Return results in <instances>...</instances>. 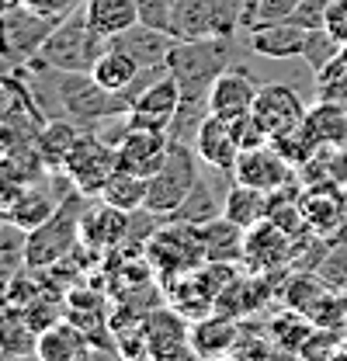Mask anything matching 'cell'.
Returning a JSON list of instances; mask_svg holds the SVG:
<instances>
[{"label": "cell", "mask_w": 347, "mask_h": 361, "mask_svg": "<svg viewBox=\"0 0 347 361\" xmlns=\"http://www.w3.org/2000/svg\"><path fill=\"white\" fill-rule=\"evenodd\" d=\"M39 337L25 306L7 302L0 310V358H39Z\"/></svg>", "instance_id": "obj_23"}, {"label": "cell", "mask_w": 347, "mask_h": 361, "mask_svg": "<svg viewBox=\"0 0 347 361\" xmlns=\"http://www.w3.org/2000/svg\"><path fill=\"white\" fill-rule=\"evenodd\" d=\"M233 133H236L240 149H254V146L271 142V135L260 129V122L254 118V111H250V115H240V118H233Z\"/></svg>", "instance_id": "obj_42"}, {"label": "cell", "mask_w": 347, "mask_h": 361, "mask_svg": "<svg viewBox=\"0 0 347 361\" xmlns=\"http://www.w3.org/2000/svg\"><path fill=\"white\" fill-rule=\"evenodd\" d=\"M327 11H330V0H299V7L292 11L288 21H296V25L305 28V32L327 28Z\"/></svg>", "instance_id": "obj_40"}, {"label": "cell", "mask_w": 347, "mask_h": 361, "mask_svg": "<svg viewBox=\"0 0 347 361\" xmlns=\"http://www.w3.org/2000/svg\"><path fill=\"white\" fill-rule=\"evenodd\" d=\"M236 274L240 271H233L229 261H205L198 268L171 278L164 285V299L171 302L177 313L188 316V319H202V316L216 313V302H219V295H222V288Z\"/></svg>", "instance_id": "obj_7"}, {"label": "cell", "mask_w": 347, "mask_h": 361, "mask_svg": "<svg viewBox=\"0 0 347 361\" xmlns=\"http://www.w3.org/2000/svg\"><path fill=\"white\" fill-rule=\"evenodd\" d=\"M240 28H243V0H177L174 4V39L236 35Z\"/></svg>", "instance_id": "obj_10"}, {"label": "cell", "mask_w": 347, "mask_h": 361, "mask_svg": "<svg viewBox=\"0 0 347 361\" xmlns=\"http://www.w3.org/2000/svg\"><path fill=\"white\" fill-rule=\"evenodd\" d=\"M174 42H177V39H174L171 32H164V28H150V25H142V21L132 25L129 32L108 39V45L126 49L132 59L139 63L142 73H167V56H171Z\"/></svg>", "instance_id": "obj_18"}, {"label": "cell", "mask_w": 347, "mask_h": 361, "mask_svg": "<svg viewBox=\"0 0 347 361\" xmlns=\"http://www.w3.org/2000/svg\"><path fill=\"white\" fill-rule=\"evenodd\" d=\"M195 149L202 157L205 167H216L222 174L233 178V167L240 160V142H236V133H233V122L229 118H219V115H209L202 122V129L195 135Z\"/></svg>", "instance_id": "obj_19"}, {"label": "cell", "mask_w": 347, "mask_h": 361, "mask_svg": "<svg viewBox=\"0 0 347 361\" xmlns=\"http://www.w3.org/2000/svg\"><path fill=\"white\" fill-rule=\"evenodd\" d=\"M84 11L90 28L104 39H115V35L129 32L132 25H139L135 0H84Z\"/></svg>", "instance_id": "obj_31"}, {"label": "cell", "mask_w": 347, "mask_h": 361, "mask_svg": "<svg viewBox=\"0 0 347 361\" xmlns=\"http://www.w3.org/2000/svg\"><path fill=\"white\" fill-rule=\"evenodd\" d=\"M316 274H319L330 288L347 292V236H344V240H334V243H330V250H327V257L319 261Z\"/></svg>", "instance_id": "obj_38"}, {"label": "cell", "mask_w": 347, "mask_h": 361, "mask_svg": "<svg viewBox=\"0 0 347 361\" xmlns=\"http://www.w3.org/2000/svg\"><path fill=\"white\" fill-rule=\"evenodd\" d=\"M341 52V42L327 32V28H312L309 35H305V49H303V59L309 63V70H312V77L334 59Z\"/></svg>", "instance_id": "obj_37"}, {"label": "cell", "mask_w": 347, "mask_h": 361, "mask_svg": "<svg viewBox=\"0 0 347 361\" xmlns=\"http://www.w3.org/2000/svg\"><path fill=\"white\" fill-rule=\"evenodd\" d=\"M129 226H132V212L115 209V205H108V202L97 198V205H84V216H80V243L90 247L94 254L108 257L111 250L126 247Z\"/></svg>", "instance_id": "obj_15"}, {"label": "cell", "mask_w": 347, "mask_h": 361, "mask_svg": "<svg viewBox=\"0 0 347 361\" xmlns=\"http://www.w3.org/2000/svg\"><path fill=\"white\" fill-rule=\"evenodd\" d=\"M80 133H84V129H80L77 122H70L66 115H63V118H49L42 129L35 133L32 146H35L39 160L49 167V174H59V171H63V164H66V157H70V149H73V142H77Z\"/></svg>", "instance_id": "obj_25"}, {"label": "cell", "mask_w": 347, "mask_h": 361, "mask_svg": "<svg viewBox=\"0 0 347 361\" xmlns=\"http://www.w3.org/2000/svg\"><path fill=\"white\" fill-rule=\"evenodd\" d=\"M202 157L191 142H181V139H171V149H167V160L164 167L150 178V188H146V209L171 219L174 212L184 205V198L195 191V184L202 178Z\"/></svg>", "instance_id": "obj_5"}, {"label": "cell", "mask_w": 347, "mask_h": 361, "mask_svg": "<svg viewBox=\"0 0 347 361\" xmlns=\"http://www.w3.org/2000/svg\"><path fill=\"white\" fill-rule=\"evenodd\" d=\"M198 229V240H202V250H205V261H243V236L247 229H240L236 223H229L226 216L209 219V223H191Z\"/></svg>", "instance_id": "obj_26"}, {"label": "cell", "mask_w": 347, "mask_h": 361, "mask_svg": "<svg viewBox=\"0 0 347 361\" xmlns=\"http://www.w3.org/2000/svg\"><path fill=\"white\" fill-rule=\"evenodd\" d=\"M312 330H316V323L305 313L292 310V306L278 310V313L267 319V337H271V344L278 348V355H299Z\"/></svg>", "instance_id": "obj_33"}, {"label": "cell", "mask_w": 347, "mask_h": 361, "mask_svg": "<svg viewBox=\"0 0 347 361\" xmlns=\"http://www.w3.org/2000/svg\"><path fill=\"white\" fill-rule=\"evenodd\" d=\"M56 108L80 129H97L118 115H129L132 101L126 94L101 87L94 73H59L56 70Z\"/></svg>", "instance_id": "obj_2"}, {"label": "cell", "mask_w": 347, "mask_h": 361, "mask_svg": "<svg viewBox=\"0 0 347 361\" xmlns=\"http://www.w3.org/2000/svg\"><path fill=\"white\" fill-rule=\"evenodd\" d=\"M254 4H257V0H243V25H247V18H250V11H254Z\"/></svg>", "instance_id": "obj_48"}, {"label": "cell", "mask_w": 347, "mask_h": 361, "mask_svg": "<svg viewBox=\"0 0 347 361\" xmlns=\"http://www.w3.org/2000/svg\"><path fill=\"white\" fill-rule=\"evenodd\" d=\"M296 261V240L274 226L271 219L257 223L254 229H247L243 236V268L254 274H267V271H285Z\"/></svg>", "instance_id": "obj_13"}, {"label": "cell", "mask_w": 347, "mask_h": 361, "mask_svg": "<svg viewBox=\"0 0 347 361\" xmlns=\"http://www.w3.org/2000/svg\"><path fill=\"white\" fill-rule=\"evenodd\" d=\"M327 164H330V180L347 188V146H334L327 149Z\"/></svg>", "instance_id": "obj_46"}, {"label": "cell", "mask_w": 347, "mask_h": 361, "mask_svg": "<svg viewBox=\"0 0 347 361\" xmlns=\"http://www.w3.org/2000/svg\"><path fill=\"white\" fill-rule=\"evenodd\" d=\"M240 316L229 313H209L202 319H191V351L195 358H222L233 355L240 341Z\"/></svg>", "instance_id": "obj_21"}, {"label": "cell", "mask_w": 347, "mask_h": 361, "mask_svg": "<svg viewBox=\"0 0 347 361\" xmlns=\"http://www.w3.org/2000/svg\"><path fill=\"white\" fill-rule=\"evenodd\" d=\"M104 49H108V39L90 28L87 11L77 7L52 28V35L45 39L42 52H39V63L59 73H90Z\"/></svg>", "instance_id": "obj_4"}, {"label": "cell", "mask_w": 347, "mask_h": 361, "mask_svg": "<svg viewBox=\"0 0 347 361\" xmlns=\"http://www.w3.org/2000/svg\"><path fill=\"white\" fill-rule=\"evenodd\" d=\"M94 80L101 84V87L115 90V94H126L132 101V87H135V80L142 77V70H139V63L132 59L126 49H115V45H108L104 52H101V59L94 63Z\"/></svg>", "instance_id": "obj_30"}, {"label": "cell", "mask_w": 347, "mask_h": 361, "mask_svg": "<svg viewBox=\"0 0 347 361\" xmlns=\"http://www.w3.org/2000/svg\"><path fill=\"white\" fill-rule=\"evenodd\" d=\"M296 178H299L296 167H292L271 142L254 146V149H243L240 160H236V167H233V180L260 188V191H271V195L281 191V188H288Z\"/></svg>", "instance_id": "obj_14"}, {"label": "cell", "mask_w": 347, "mask_h": 361, "mask_svg": "<svg viewBox=\"0 0 347 361\" xmlns=\"http://www.w3.org/2000/svg\"><path fill=\"white\" fill-rule=\"evenodd\" d=\"M327 32H330L341 45H347V0H330V11H327Z\"/></svg>", "instance_id": "obj_43"}, {"label": "cell", "mask_w": 347, "mask_h": 361, "mask_svg": "<svg viewBox=\"0 0 347 361\" xmlns=\"http://www.w3.org/2000/svg\"><path fill=\"white\" fill-rule=\"evenodd\" d=\"M115 171H118V149H115V142L101 139L94 129H84V133L77 135V142H73V149H70V157H66V164H63L59 174L70 180L73 191H80L87 198H97L101 188L108 184V178Z\"/></svg>", "instance_id": "obj_9"}, {"label": "cell", "mask_w": 347, "mask_h": 361, "mask_svg": "<svg viewBox=\"0 0 347 361\" xmlns=\"http://www.w3.org/2000/svg\"><path fill=\"white\" fill-rule=\"evenodd\" d=\"M233 35L177 39L167 56V73L181 84V97H209L212 84L233 66Z\"/></svg>", "instance_id": "obj_1"}, {"label": "cell", "mask_w": 347, "mask_h": 361, "mask_svg": "<svg viewBox=\"0 0 347 361\" xmlns=\"http://www.w3.org/2000/svg\"><path fill=\"white\" fill-rule=\"evenodd\" d=\"M150 268L157 271V278L167 285L171 278L184 274V271L205 264V250H202V240H198V229L191 223H167L160 226L146 247H142Z\"/></svg>", "instance_id": "obj_8"}, {"label": "cell", "mask_w": 347, "mask_h": 361, "mask_svg": "<svg viewBox=\"0 0 347 361\" xmlns=\"http://www.w3.org/2000/svg\"><path fill=\"white\" fill-rule=\"evenodd\" d=\"M7 302H11V299H7V281H4V278H0V310H4V306H7Z\"/></svg>", "instance_id": "obj_47"}, {"label": "cell", "mask_w": 347, "mask_h": 361, "mask_svg": "<svg viewBox=\"0 0 347 361\" xmlns=\"http://www.w3.org/2000/svg\"><path fill=\"white\" fill-rule=\"evenodd\" d=\"M209 171H212V174H202V178H198L195 191L184 198V205L171 216V223H209V219H219V216H222V205H226V191H229V188L219 195L216 174H222V171H216V167H209Z\"/></svg>", "instance_id": "obj_28"}, {"label": "cell", "mask_w": 347, "mask_h": 361, "mask_svg": "<svg viewBox=\"0 0 347 361\" xmlns=\"http://www.w3.org/2000/svg\"><path fill=\"white\" fill-rule=\"evenodd\" d=\"M87 195L73 191L59 202V209L42 226L28 229V247H25V268L42 271L59 264L80 247V216H84Z\"/></svg>", "instance_id": "obj_3"}, {"label": "cell", "mask_w": 347, "mask_h": 361, "mask_svg": "<svg viewBox=\"0 0 347 361\" xmlns=\"http://www.w3.org/2000/svg\"><path fill=\"white\" fill-rule=\"evenodd\" d=\"M63 18H49L42 11L18 4L0 14V63L7 70H25L39 59L45 39Z\"/></svg>", "instance_id": "obj_6"}, {"label": "cell", "mask_w": 347, "mask_h": 361, "mask_svg": "<svg viewBox=\"0 0 347 361\" xmlns=\"http://www.w3.org/2000/svg\"><path fill=\"white\" fill-rule=\"evenodd\" d=\"M305 111L309 108L303 104L299 90L288 87V84H264L257 90V101H254V118L271 139L296 129V126H303Z\"/></svg>", "instance_id": "obj_17"}, {"label": "cell", "mask_w": 347, "mask_h": 361, "mask_svg": "<svg viewBox=\"0 0 347 361\" xmlns=\"http://www.w3.org/2000/svg\"><path fill=\"white\" fill-rule=\"evenodd\" d=\"M296 7H299V0H257L243 28H247V32H254V28H260V25H274V21H288Z\"/></svg>", "instance_id": "obj_39"}, {"label": "cell", "mask_w": 347, "mask_h": 361, "mask_svg": "<svg viewBox=\"0 0 347 361\" xmlns=\"http://www.w3.org/2000/svg\"><path fill=\"white\" fill-rule=\"evenodd\" d=\"M146 188H150V180L139 178V174H132V171H115L108 184L101 188V202H108V205H115V209H126V212H135V209H146Z\"/></svg>", "instance_id": "obj_34"}, {"label": "cell", "mask_w": 347, "mask_h": 361, "mask_svg": "<svg viewBox=\"0 0 347 361\" xmlns=\"http://www.w3.org/2000/svg\"><path fill=\"white\" fill-rule=\"evenodd\" d=\"M25 247H28V229L4 219L0 223V278L4 281L25 271Z\"/></svg>", "instance_id": "obj_35"}, {"label": "cell", "mask_w": 347, "mask_h": 361, "mask_svg": "<svg viewBox=\"0 0 347 361\" xmlns=\"http://www.w3.org/2000/svg\"><path fill=\"white\" fill-rule=\"evenodd\" d=\"M18 4H21V0H0V14H4V11H11V7H18Z\"/></svg>", "instance_id": "obj_49"}, {"label": "cell", "mask_w": 347, "mask_h": 361, "mask_svg": "<svg viewBox=\"0 0 347 361\" xmlns=\"http://www.w3.org/2000/svg\"><path fill=\"white\" fill-rule=\"evenodd\" d=\"M305 35L309 32L299 28L296 21H274L250 32V49L264 59H303Z\"/></svg>", "instance_id": "obj_24"}, {"label": "cell", "mask_w": 347, "mask_h": 361, "mask_svg": "<svg viewBox=\"0 0 347 361\" xmlns=\"http://www.w3.org/2000/svg\"><path fill=\"white\" fill-rule=\"evenodd\" d=\"M305 126L316 135L319 146L334 149V146H347V108L337 101L316 97V104L305 111Z\"/></svg>", "instance_id": "obj_32"}, {"label": "cell", "mask_w": 347, "mask_h": 361, "mask_svg": "<svg viewBox=\"0 0 347 361\" xmlns=\"http://www.w3.org/2000/svg\"><path fill=\"white\" fill-rule=\"evenodd\" d=\"M59 202H63V195H52V188L45 180H35L32 188H25L18 195V202L4 212V219H11L21 229H35V226H42L59 209Z\"/></svg>", "instance_id": "obj_29"}, {"label": "cell", "mask_w": 347, "mask_h": 361, "mask_svg": "<svg viewBox=\"0 0 347 361\" xmlns=\"http://www.w3.org/2000/svg\"><path fill=\"white\" fill-rule=\"evenodd\" d=\"M271 146H274V149H278V153L296 167V171L303 167L305 160H312V157L323 149V146L316 142V135L309 133V126H305V122L303 126H296V129H288V133L274 135V139H271Z\"/></svg>", "instance_id": "obj_36"}, {"label": "cell", "mask_w": 347, "mask_h": 361, "mask_svg": "<svg viewBox=\"0 0 347 361\" xmlns=\"http://www.w3.org/2000/svg\"><path fill=\"white\" fill-rule=\"evenodd\" d=\"M181 108V84L171 73H164L160 80L146 84L132 97V108L126 115V126L132 129H157V133H171V122Z\"/></svg>", "instance_id": "obj_12"}, {"label": "cell", "mask_w": 347, "mask_h": 361, "mask_svg": "<svg viewBox=\"0 0 347 361\" xmlns=\"http://www.w3.org/2000/svg\"><path fill=\"white\" fill-rule=\"evenodd\" d=\"M267 212H271V191H260V188L240 184V180L229 184L226 205H222V216L229 223H236L240 229H254L257 223L267 219Z\"/></svg>", "instance_id": "obj_27"}, {"label": "cell", "mask_w": 347, "mask_h": 361, "mask_svg": "<svg viewBox=\"0 0 347 361\" xmlns=\"http://www.w3.org/2000/svg\"><path fill=\"white\" fill-rule=\"evenodd\" d=\"M257 84L247 70L240 66H229L216 84H212V94H209V108L219 118H240V115H250L254 111V101H257Z\"/></svg>", "instance_id": "obj_20"}, {"label": "cell", "mask_w": 347, "mask_h": 361, "mask_svg": "<svg viewBox=\"0 0 347 361\" xmlns=\"http://www.w3.org/2000/svg\"><path fill=\"white\" fill-rule=\"evenodd\" d=\"M94 355H97L94 341L66 316L59 323H52L49 330H42V337H39V358L42 361H80L94 358Z\"/></svg>", "instance_id": "obj_22"}, {"label": "cell", "mask_w": 347, "mask_h": 361, "mask_svg": "<svg viewBox=\"0 0 347 361\" xmlns=\"http://www.w3.org/2000/svg\"><path fill=\"white\" fill-rule=\"evenodd\" d=\"M135 7H139V21H142V25L171 32L174 0H135ZM171 35H174V32H171Z\"/></svg>", "instance_id": "obj_41"}, {"label": "cell", "mask_w": 347, "mask_h": 361, "mask_svg": "<svg viewBox=\"0 0 347 361\" xmlns=\"http://www.w3.org/2000/svg\"><path fill=\"white\" fill-rule=\"evenodd\" d=\"M115 149H118V167L132 171L139 178H153L164 160H167V149H171V135L157 133V129H122V139H115Z\"/></svg>", "instance_id": "obj_16"}, {"label": "cell", "mask_w": 347, "mask_h": 361, "mask_svg": "<svg viewBox=\"0 0 347 361\" xmlns=\"http://www.w3.org/2000/svg\"><path fill=\"white\" fill-rule=\"evenodd\" d=\"M316 97L337 101V104L347 108V70H341L337 77H330V80H323V84H316Z\"/></svg>", "instance_id": "obj_45"}, {"label": "cell", "mask_w": 347, "mask_h": 361, "mask_svg": "<svg viewBox=\"0 0 347 361\" xmlns=\"http://www.w3.org/2000/svg\"><path fill=\"white\" fill-rule=\"evenodd\" d=\"M21 4L42 11L49 18H66V14H73L77 7H84V0H21Z\"/></svg>", "instance_id": "obj_44"}, {"label": "cell", "mask_w": 347, "mask_h": 361, "mask_svg": "<svg viewBox=\"0 0 347 361\" xmlns=\"http://www.w3.org/2000/svg\"><path fill=\"white\" fill-rule=\"evenodd\" d=\"M146 355L150 358H195L191 351V319L177 313L171 302L157 306L142 319Z\"/></svg>", "instance_id": "obj_11"}]
</instances>
